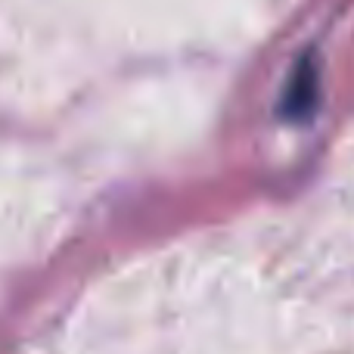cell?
<instances>
[{"label":"cell","mask_w":354,"mask_h":354,"mask_svg":"<svg viewBox=\"0 0 354 354\" xmlns=\"http://www.w3.org/2000/svg\"><path fill=\"white\" fill-rule=\"evenodd\" d=\"M314 81H317V72L314 68H299V75L292 78V84H289V91L283 93V103H286V112L289 115H305L308 109H311L314 103Z\"/></svg>","instance_id":"1"}]
</instances>
